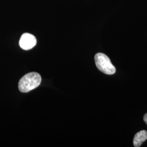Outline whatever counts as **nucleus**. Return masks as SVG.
I'll return each mask as SVG.
<instances>
[{
  "mask_svg": "<svg viewBox=\"0 0 147 147\" xmlns=\"http://www.w3.org/2000/svg\"><path fill=\"white\" fill-rule=\"evenodd\" d=\"M94 59L96 67L102 73L107 75H113L116 73V68L112 64L110 59L104 53H96Z\"/></svg>",
  "mask_w": 147,
  "mask_h": 147,
  "instance_id": "nucleus-2",
  "label": "nucleus"
},
{
  "mask_svg": "<svg viewBox=\"0 0 147 147\" xmlns=\"http://www.w3.org/2000/svg\"><path fill=\"white\" fill-rule=\"evenodd\" d=\"M147 139V131L142 130L137 132L134 138L133 143L135 147H139L142 145L143 142L146 141Z\"/></svg>",
  "mask_w": 147,
  "mask_h": 147,
  "instance_id": "nucleus-4",
  "label": "nucleus"
},
{
  "mask_svg": "<svg viewBox=\"0 0 147 147\" xmlns=\"http://www.w3.org/2000/svg\"><path fill=\"white\" fill-rule=\"evenodd\" d=\"M37 44L36 37L30 33H25L21 36L19 40L20 47L25 50H28L34 47Z\"/></svg>",
  "mask_w": 147,
  "mask_h": 147,
  "instance_id": "nucleus-3",
  "label": "nucleus"
},
{
  "mask_svg": "<svg viewBox=\"0 0 147 147\" xmlns=\"http://www.w3.org/2000/svg\"><path fill=\"white\" fill-rule=\"evenodd\" d=\"M143 120L145 121V123L147 124V113L144 115V116L143 117Z\"/></svg>",
  "mask_w": 147,
  "mask_h": 147,
  "instance_id": "nucleus-5",
  "label": "nucleus"
},
{
  "mask_svg": "<svg viewBox=\"0 0 147 147\" xmlns=\"http://www.w3.org/2000/svg\"><path fill=\"white\" fill-rule=\"evenodd\" d=\"M42 78L39 74L32 72L24 75L19 82V89L22 93H27L36 88L41 83Z\"/></svg>",
  "mask_w": 147,
  "mask_h": 147,
  "instance_id": "nucleus-1",
  "label": "nucleus"
}]
</instances>
